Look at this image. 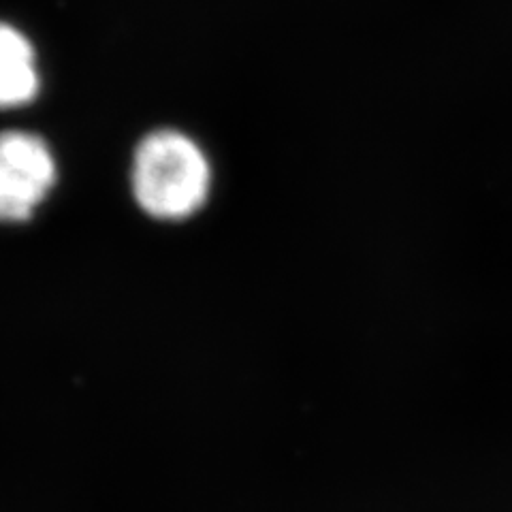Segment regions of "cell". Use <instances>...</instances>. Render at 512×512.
<instances>
[{
	"label": "cell",
	"mask_w": 512,
	"mask_h": 512,
	"mask_svg": "<svg viewBox=\"0 0 512 512\" xmlns=\"http://www.w3.org/2000/svg\"><path fill=\"white\" fill-rule=\"evenodd\" d=\"M131 186L137 205L150 218L184 222L210 201L214 167L197 139L163 128L143 137L137 146Z\"/></svg>",
	"instance_id": "cell-1"
},
{
	"label": "cell",
	"mask_w": 512,
	"mask_h": 512,
	"mask_svg": "<svg viewBox=\"0 0 512 512\" xmlns=\"http://www.w3.org/2000/svg\"><path fill=\"white\" fill-rule=\"evenodd\" d=\"M54 180V156L43 139L18 131L0 135V220L30 218Z\"/></svg>",
	"instance_id": "cell-2"
},
{
	"label": "cell",
	"mask_w": 512,
	"mask_h": 512,
	"mask_svg": "<svg viewBox=\"0 0 512 512\" xmlns=\"http://www.w3.org/2000/svg\"><path fill=\"white\" fill-rule=\"evenodd\" d=\"M39 90L35 50L15 28L0 24V107L32 101Z\"/></svg>",
	"instance_id": "cell-3"
}]
</instances>
